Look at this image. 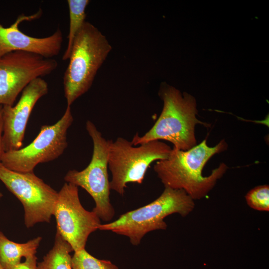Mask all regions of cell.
Instances as JSON below:
<instances>
[{
	"mask_svg": "<svg viewBox=\"0 0 269 269\" xmlns=\"http://www.w3.org/2000/svg\"><path fill=\"white\" fill-rule=\"evenodd\" d=\"M72 251L70 244L56 232L52 248L37 263V269H72Z\"/></svg>",
	"mask_w": 269,
	"mask_h": 269,
	"instance_id": "14",
	"label": "cell"
},
{
	"mask_svg": "<svg viewBox=\"0 0 269 269\" xmlns=\"http://www.w3.org/2000/svg\"><path fill=\"white\" fill-rule=\"evenodd\" d=\"M58 67L54 58L15 51L0 57V105L13 106L32 81L49 75Z\"/></svg>",
	"mask_w": 269,
	"mask_h": 269,
	"instance_id": "9",
	"label": "cell"
},
{
	"mask_svg": "<svg viewBox=\"0 0 269 269\" xmlns=\"http://www.w3.org/2000/svg\"><path fill=\"white\" fill-rule=\"evenodd\" d=\"M0 180L22 204L24 224L29 228L39 223H49L58 192L34 172L13 171L0 163Z\"/></svg>",
	"mask_w": 269,
	"mask_h": 269,
	"instance_id": "8",
	"label": "cell"
},
{
	"mask_svg": "<svg viewBox=\"0 0 269 269\" xmlns=\"http://www.w3.org/2000/svg\"><path fill=\"white\" fill-rule=\"evenodd\" d=\"M25 259L23 262H20L10 269H37V257L35 255Z\"/></svg>",
	"mask_w": 269,
	"mask_h": 269,
	"instance_id": "18",
	"label": "cell"
},
{
	"mask_svg": "<svg viewBox=\"0 0 269 269\" xmlns=\"http://www.w3.org/2000/svg\"><path fill=\"white\" fill-rule=\"evenodd\" d=\"M72 269H119L111 261L100 260L90 254L85 249L74 252L72 257Z\"/></svg>",
	"mask_w": 269,
	"mask_h": 269,
	"instance_id": "16",
	"label": "cell"
},
{
	"mask_svg": "<svg viewBox=\"0 0 269 269\" xmlns=\"http://www.w3.org/2000/svg\"><path fill=\"white\" fill-rule=\"evenodd\" d=\"M0 269H3L1 267L0 264Z\"/></svg>",
	"mask_w": 269,
	"mask_h": 269,
	"instance_id": "21",
	"label": "cell"
},
{
	"mask_svg": "<svg viewBox=\"0 0 269 269\" xmlns=\"http://www.w3.org/2000/svg\"><path fill=\"white\" fill-rule=\"evenodd\" d=\"M194 207V200L184 190L165 188L153 201L121 215L113 222L101 224L98 229L126 236L133 245L137 246L148 232L167 228L164 221L166 216L174 213L186 216Z\"/></svg>",
	"mask_w": 269,
	"mask_h": 269,
	"instance_id": "4",
	"label": "cell"
},
{
	"mask_svg": "<svg viewBox=\"0 0 269 269\" xmlns=\"http://www.w3.org/2000/svg\"><path fill=\"white\" fill-rule=\"evenodd\" d=\"M158 95L163 102L160 116L144 134H136L134 136L132 144L163 140L172 143L173 149L179 150H187L196 145L195 127L204 123L197 118L195 98L165 83L160 85Z\"/></svg>",
	"mask_w": 269,
	"mask_h": 269,
	"instance_id": "2",
	"label": "cell"
},
{
	"mask_svg": "<svg viewBox=\"0 0 269 269\" xmlns=\"http://www.w3.org/2000/svg\"><path fill=\"white\" fill-rule=\"evenodd\" d=\"M90 2L89 0H67L69 28L67 46L62 56L63 60L69 59L74 39L86 21V9Z\"/></svg>",
	"mask_w": 269,
	"mask_h": 269,
	"instance_id": "15",
	"label": "cell"
},
{
	"mask_svg": "<svg viewBox=\"0 0 269 269\" xmlns=\"http://www.w3.org/2000/svg\"><path fill=\"white\" fill-rule=\"evenodd\" d=\"M227 147L224 139L213 147L204 139L187 150L172 148L167 158L157 161L153 169L165 188L183 190L193 200H199L213 189L228 168L222 162L209 175L204 176V166L213 155Z\"/></svg>",
	"mask_w": 269,
	"mask_h": 269,
	"instance_id": "1",
	"label": "cell"
},
{
	"mask_svg": "<svg viewBox=\"0 0 269 269\" xmlns=\"http://www.w3.org/2000/svg\"><path fill=\"white\" fill-rule=\"evenodd\" d=\"M86 129L93 144L91 160L82 170H69L65 175L64 180L66 182L85 189L95 203L93 211L100 220L109 222L115 214L110 199L111 189L108 172L110 140L105 138L90 121L86 122Z\"/></svg>",
	"mask_w": 269,
	"mask_h": 269,
	"instance_id": "6",
	"label": "cell"
},
{
	"mask_svg": "<svg viewBox=\"0 0 269 269\" xmlns=\"http://www.w3.org/2000/svg\"><path fill=\"white\" fill-rule=\"evenodd\" d=\"M42 238L37 237L24 243L9 240L0 231V264L3 269H10L21 262L22 258L35 255Z\"/></svg>",
	"mask_w": 269,
	"mask_h": 269,
	"instance_id": "13",
	"label": "cell"
},
{
	"mask_svg": "<svg viewBox=\"0 0 269 269\" xmlns=\"http://www.w3.org/2000/svg\"><path fill=\"white\" fill-rule=\"evenodd\" d=\"M74 119L71 106L52 125H43L35 139L25 147L3 153L1 163L8 169L20 172H33L39 163L51 161L61 156L68 145L67 132Z\"/></svg>",
	"mask_w": 269,
	"mask_h": 269,
	"instance_id": "7",
	"label": "cell"
},
{
	"mask_svg": "<svg viewBox=\"0 0 269 269\" xmlns=\"http://www.w3.org/2000/svg\"><path fill=\"white\" fill-rule=\"evenodd\" d=\"M48 92V84L39 77L30 82L22 91L14 106H2L3 142L5 151L20 148L27 123L37 101Z\"/></svg>",
	"mask_w": 269,
	"mask_h": 269,
	"instance_id": "11",
	"label": "cell"
},
{
	"mask_svg": "<svg viewBox=\"0 0 269 269\" xmlns=\"http://www.w3.org/2000/svg\"><path fill=\"white\" fill-rule=\"evenodd\" d=\"M53 216L56 221V232L74 252L85 249L89 235L101 224L94 211H89L82 205L78 187L68 182L58 192Z\"/></svg>",
	"mask_w": 269,
	"mask_h": 269,
	"instance_id": "10",
	"label": "cell"
},
{
	"mask_svg": "<svg viewBox=\"0 0 269 269\" xmlns=\"http://www.w3.org/2000/svg\"><path fill=\"white\" fill-rule=\"evenodd\" d=\"M2 196L3 195H2V193L0 191V200L2 198Z\"/></svg>",
	"mask_w": 269,
	"mask_h": 269,
	"instance_id": "20",
	"label": "cell"
},
{
	"mask_svg": "<svg viewBox=\"0 0 269 269\" xmlns=\"http://www.w3.org/2000/svg\"><path fill=\"white\" fill-rule=\"evenodd\" d=\"M172 148L161 140L134 145L131 141L118 137L110 140L108 168L112 173L110 189L124 196L129 183L141 184L151 164L167 158Z\"/></svg>",
	"mask_w": 269,
	"mask_h": 269,
	"instance_id": "5",
	"label": "cell"
},
{
	"mask_svg": "<svg viewBox=\"0 0 269 269\" xmlns=\"http://www.w3.org/2000/svg\"><path fill=\"white\" fill-rule=\"evenodd\" d=\"M111 50L106 37L86 21L74 39L64 74L67 106H71L90 89L98 71Z\"/></svg>",
	"mask_w": 269,
	"mask_h": 269,
	"instance_id": "3",
	"label": "cell"
},
{
	"mask_svg": "<svg viewBox=\"0 0 269 269\" xmlns=\"http://www.w3.org/2000/svg\"><path fill=\"white\" fill-rule=\"evenodd\" d=\"M247 204L252 208L261 211H269V186H257L249 191L246 196Z\"/></svg>",
	"mask_w": 269,
	"mask_h": 269,
	"instance_id": "17",
	"label": "cell"
},
{
	"mask_svg": "<svg viewBox=\"0 0 269 269\" xmlns=\"http://www.w3.org/2000/svg\"><path fill=\"white\" fill-rule=\"evenodd\" d=\"M2 106L0 105V163L5 152L3 142V120L2 115Z\"/></svg>",
	"mask_w": 269,
	"mask_h": 269,
	"instance_id": "19",
	"label": "cell"
},
{
	"mask_svg": "<svg viewBox=\"0 0 269 269\" xmlns=\"http://www.w3.org/2000/svg\"><path fill=\"white\" fill-rule=\"evenodd\" d=\"M42 13L41 9L30 15L21 13L8 27L0 23V57L15 51L33 53L47 58H53L59 54L63 38L59 27L51 35L42 38L29 36L19 28L21 22L38 19Z\"/></svg>",
	"mask_w": 269,
	"mask_h": 269,
	"instance_id": "12",
	"label": "cell"
}]
</instances>
